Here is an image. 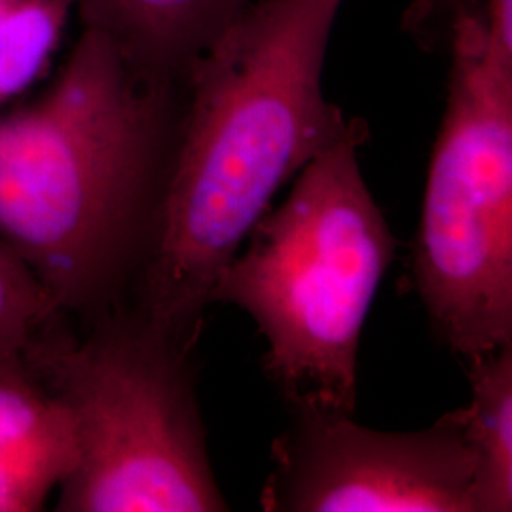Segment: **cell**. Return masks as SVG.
Returning a JSON list of instances; mask_svg holds the SVG:
<instances>
[{
  "label": "cell",
  "mask_w": 512,
  "mask_h": 512,
  "mask_svg": "<svg viewBox=\"0 0 512 512\" xmlns=\"http://www.w3.org/2000/svg\"><path fill=\"white\" fill-rule=\"evenodd\" d=\"M344 2L253 0L186 73L141 253L139 310L183 348L281 186L357 122L323 92Z\"/></svg>",
  "instance_id": "6da1fadb"
},
{
  "label": "cell",
  "mask_w": 512,
  "mask_h": 512,
  "mask_svg": "<svg viewBox=\"0 0 512 512\" xmlns=\"http://www.w3.org/2000/svg\"><path fill=\"white\" fill-rule=\"evenodd\" d=\"M183 86L80 25L46 92L0 112V238L63 315L107 308L141 258Z\"/></svg>",
  "instance_id": "7a4b0ae2"
},
{
  "label": "cell",
  "mask_w": 512,
  "mask_h": 512,
  "mask_svg": "<svg viewBox=\"0 0 512 512\" xmlns=\"http://www.w3.org/2000/svg\"><path fill=\"white\" fill-rule=\"evenodd\" d=\"M366 137L357 120L294 177L211 293L251 315L268 342L264 370L293 408L355 410L361 330L397 249L361 173Z\"/></svg>",
  "instance_id": "3957f363"
},
{
  "label": "cell",
  "mask_w": 512,
  "mask_h": 512,
  "mask_svg": "<svg viewBox=\"0 0 512 512\" xmlns=\"http://www.w3.org/2000/svg\"><path fill=\"white\" fill-rule=\"evenodd\" d=\"M27 365L73 420L76 463L57 511H228L186 348L139 313L105 317L84 340L57 330Z\"/></svg>",
  "instance_id": "277c9868"
},
{
  "label": "cell",
  "mask_w": 512,
  "mask_h": 512,
  "mask_svg": "<svg viewBox=\"0 0 512 512\" xmlns=\"http://www.w3.org/2000/svg\"><path fill=\"white\" fill-rule=\"evenodd\" d=\"M450 50L412 277L440 338L471 363L512 344V52L473 2Z\"/></svg>",
  "instance_id": "5b68a950"
},
{
  "label": "cell",
  "mask_w": 512,
  "mask_h": 512,
  "mask_svg": "<svg viewBox=\"0 0 512 512\" xmlns=\"http://www.w3.org/2000/svg\"><path fill=\"white\" fill-rule=\"evenodd\" d=\"M266 512H475L473 458L452 412L410 433L294 408L272 446Z\"/></svg>",
  "instance_id": "8992f818"
},
{
  "label": "cell",
  "mask_w": 512,
  "mask_h": 512,
  "mask_svg": "<svg viewBox=\"0 0 512 512\" xmlns=\"http://www.w3.org/2000/svg\"><path fill=\"white\" fill-rule=\"evenodd\" d=\"M67 406L27 363L0 365V512H37L73 473Z\"/></svg>",
  "instance_id": "52a82bcc"
},
{
  "label": "cell",
  "mask_w": 512,
  "mask_h": 512,
  "mask_svg": "<svg viewBox=\"0 0 512 512\" xmlns=\"http://www.w3.org/2000/svg\"><path fill=\"white\" fill-rule=\"evenodd\" d=\"M251 2L78 0V18L107 33L143 71L183 84L196 57Z\"/></svg>",
  "instance_id": "ba28073f"
},
{
  "label": "cell",
  "mask_w": 512,
  "mask_h": 512,
  "mask_svg": "<svg viewBox=\"0 0 512 512\" xmlns=\"http://www.w3.org/2000/svg\"><path fill=\"white\" fill-rule=\"evenodd\" d=\"M469 365L471 403L452 412L473 458L475 512L512 511V344Z\"/></svg>",
  "instance_id": "9c48e42d"
},
{
  "label": "cell",
  "mask_w": 512,
  "mask_h": 512,
  "mask_svg": "<svg viewBox=\"0 0 512 512\" xmlns=\"http://www.w3.org/2000/svg\"><path fill=\"white\" fill-rule=\"evenodd\" d=\"M78 0H0V110L48 73Z\"/></svg>",
  "instance_id": "30bf717a"
},
{
  "label": "cell",
  "mask_w": 512,
  "mask_h": 512,
  "mask_svg": "<svg viewBox=\"0 0 512 512\" xmlns=\"http://www.w3.org/2000/svg\"><path fill=\"white\" fill-rule=\"evenodd\" d=\"M63 313L21 256L0 238V365L27 363L61 330Z\"/></svg>",
  "instance_id": "8fae6325"
}]
</instances>
